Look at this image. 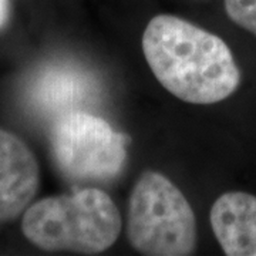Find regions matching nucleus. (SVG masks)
Here are the masks:
<instances>
[{
    "instance_id": "7",
    "label": "nucleus",
    "mask_w": 256,
    "mask_h": 256,
    "mask_svg": "<svg viewBox=\"0 0 256 256\" xmlns=\"http://www.w3.org/2000/svg\"><path fill=\"white\" fill-rule=\"evenodd\" d=\"M98 92L97 82L82 68L73 66L48 67L33 82L30 96L40 110L63 116L82 110Z\"/></svg>"
},
{
    "instance_id": "5",
    "label": "nucleus",
    "mask_w": 256,
    "mask_h": 256,
    "mask_svg": "<svg viewBox=\"0 0 256 256\" xmlns=\"http://www.w3.org/2000/svg\"><path fill=\"white\" fill-rule=\"evenodd\" d=\"M38 190V164L18 136L0 128V220H16Z\"/></svg>"
},
{
    "instance_id": "9",
    "label": "nucleus",
    "mask_w": 256,
    "mask_h": 256,
    "mask_svg": "<svg viewBox=\"0 0 256 256\" xmlns=\"http://www.w3.org/2000/svg\"><path fill=\"white\" fill-rule=\"evenodd\" d=\"M10 16L9 0H0V30L6 26Z\"/></svg>"
},
{
    "instance_id": "4",
    "label": "nucleus",
    "mask_w": 256,
    "mask_h": 256,
    "mask_svg": "<svg viewBox=\"0 0 256 256\" xmlns=\"http://www.w3.org/2000/svg\"><path fill=\"white\" fill-rule=\"evenodd\" d=\"M127 136L82 110L57 117L50 146L58 170L72 180H112L127 160Z\"/></svg>"
},
{
    "instance_id": "2",
    "label": "nucleus",
    "mask_w": 256,
    "mask_h": 256,
    "mask_svg": "<svg viewBox=\"0 0 256 256\" xmlns=\"http://www.w3.org/2000/svg\"><path fill=\"white\" fill-rule=\"evenodd\" d=\"M122 220L111 196L98 188L47 196L24 210L22 232L43 250L97 255L118 239Z\"/></svg>"
},
{
    "instance_id": "1",
    "label": "nucleus",
    "mask_w": 256,
    "mask_h": 256,
    "mask_svg": "<svg viewBox=\"0 0 256 256\" xmlns=\"http://www.w3.org/2000/svg\"><path fill=\"white\" fill-rule=\"evenodd\" d=\"M142 52L165 90L191 104H215L238 90L240 70L220 36L172 14L146 24Z\"/></svg>"
},
{
    "instance_id": "3",
    "label": "nucleus",
    "mask_w": 256,
    "mask_h": 256,
    "mask_svg": "<svg viewBox=\"0 0 256 256\" xmlns=\"http://www.w3.org/2000/svg\"><path fill=\"white\" fill-rule=\"evenodd\" d=\"M127 238L146 256L194 254L195 214L181 190L164 174L146 171L137 180L128 202Z\"/></svg>"
},
{
    "instance_id": "6",
    "label": "nucleus",
    "mask_w": 256,
    "mask_h": 256,
    "mask_svg": "<svg viewBox=\"0 0 256 256\" xmlns=\"http://www.w3.org/2000/svg\"><path fill=\"white\" fill-rule=\"evenodd\" d=\"M214 235L228 256H256V195L222 194L210 212Z\"/></svg>"
},
{
    "instance_id": "8",
    "label": "nucleus",
    "mask_w": 256,
    "mask_h": 256,
    "mask_svg": "<svg viewBox=\"0 0 256 256\" xmlns=\"http://www.w3.org/2000/svg\"><path fill=\"white\" fill-rule=\"evenodd\" d=\"M228 18L256 36V0H225Z\"/></svg>"
}]
</instances>
